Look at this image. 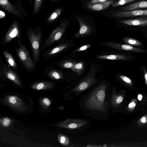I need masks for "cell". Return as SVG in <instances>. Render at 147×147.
<instances>
[{
    "instance_id": "1",
    "label": "cell",
    "mask_w": 147,
    "mask_h": 147,
    "mask_svg": "<svg viewBox=\"0 0 147 147\" xmlns=\"http://www.w3.org/2000/svg\"><path fill=\"white\" fill-rule=\"evenodd\" d=\"M111 83L107 80L101 81L83 94L78 106L85 116L105 121L109 117Z\"/></svg>"
},
{
    "instance_id": "2",
    "label": "cell",
    "mask_w": 147,
    "mask_h": 147,
    "mask_svg": "<svg viewBox=\"0 0 147 147\" xmlns=\"http://www.w3.org/2000/svg\"><path fill=\"white\" fill-rule=\"evenodd\" d=\"M89 120L80 118H69L59 122L57 126L65 129L72 135L86 131L91 124Z\"/></svg>"
},
{
    "instance_id": "3",
    "label": "cell",
    "mask_w": 147,
    "mask_h": 147,
    "mask_svg": "<svg viewBox=\"0 0 147 147\" xmlns=\"http://www.w3.org/2000/svg\"><path fill=\"white\" fill-rule=\"evenodd\" d=\"M27 35L29 39L34 60L38 62L40 57V48L42 37V31L39 27L34 29L29 27Z\"/></svg>"
},
{
    "instance_id": "4",
    "label": "cell",
    "mask_w": 147,
    "mask_h": 147,
    "mask_svg": "<svg viewBox=\"0 0 147 147\" xmlns=\"http://www.w3.org/2000/svg\"><path fill=\"white\" fill-rule=\"evenodd\" d=\"M45 73L47 76L53 80L66 81L70 83L77 80L78 77L75 74L65 72L53 67H47Z\"/></svg>"
},
{
    "instance_id": "5",
    "label": "cell",
    "mask_w": 147,
    "mask_h": 147,
    "mask_svg": "<svg viewBox=\"0 0 147 147\" xmlns=\"http://www.w3.org/2000/svg\"><path fill=\"white\" fill-rule=\"evenodd\" d=\"M68 25V22L67 21L61 22L59 26L50 33L43 43L41 46L42 50H44L59 40L65 32Z\"/></svg>"
},
{
    "instance_id": "6",
    "label": "cell",
    "mask_w": 147,
    "mask_h": 147,
    "mask_svg": "<svg viewBox=\"0 0 147 147\" xmlns=\"http://www.w3.org/2000/svg\"><path fill=\"white\" fill-rule=\"evenodd\" d=\"M18 46L16 50V53L19 60L24 67L28 71H32L35 68V65L30 57L28 51L22 43Z\"/></svg>"
},
{
    "instance_id": "7",
    "label": "cell",
    "mask_w": 147,
    "mask_h": 147,
    "mask_svg": "<svg viewBox=\"0 0 147 147\" xmlns=\"http://www.w3.org/2000/svg\"><path fill=\"white\" fill-rule=\"evenodd\" d=\"M74 45V42L71 40H62L45 51L42 54L43 57L46 59L53 57L57 54L69 49Z\"/></svg>"
},
{
    "instance_id": "8",
    "label": "cell",
    "mask_w": 147,
    "mask_h": 147,
    "mask_svg": "<svg viewBox=\"0 0 147 147\" xmlns=\"http://www.w3.org/2000/svg\"><path fill=\"white\" fill-rule=\"evenodd\" d=\"M21 36V31L19 24L17 21L14 20L3 37V44L6 45L13 39L17 38L18 45L19 46L22 43Z\"/></svg>"
},
{
    "instance_id": "9",
    "label": "cell",
    "mask_w": 147,
    "mask_h": 147,
    "mask_svg": "<svg viewBox=\"0 0 147 147\" xmlns=\"http://www.w3.org/2000/svg\"><path fill=\"white\" fill-rule=\"evenodd\" d=\"M112 16L117 18H127L147 16V9H138L128 11L118 10L110 12Z\"/></svg>"
},
{
    "instance_id": "10",
    "label": "cell",
    "mask_w": 147,
    "mask_h": 147,
    "mask_svg": "<svg viewBox=\"0 0 147 147\" xmlns=\"http://www.w3.org/2000/svg\"><path fill=\"white\" fill-rule=\"evenodd\" d=\"M100 44L107 47L121 51H126L132 52L143 53L144 51L142 49L134 47L127 44H122L112 41H106L101 42Z\"/></svg>"
},
{
    "instance_id": "11",
    "label": "cell",
    "mask_w": 147,
    "mask_h": 147,
    "mask_svg": "<svg viewBox=\"0 0 147 147\" xmlns=\"http://www.w3.org/2000/svg\"><path fill=\"white\" fill-rule=\"evenodd\" d=\"M0 76H4L6 78L18 86L21 85V82L18 75L5 64L0 63Z\"/></svg>"
},
{
    "instance_id": "12",
    "label": "cell",
    "mask_w": 147,
    "mask_h": 147,
    "mask_svg": "<svg viewBox=\"0 0 147 147\" xmlns=\"http://www.w3.org/2000/svg\"><path fill=\"white\" fill-rule=\"evenodd\" d=\"M77 21L80 26L79 30L75 33L73 38H82L89 37L92 34L93 30L92 27L80 18Z\"/></svg>"
},
{
    "instance_id": "13",
    "label": "cell",
    "mask_w": 147,
    "mask_h": 147,
    "mask_svg": "<svg viewBox=\"0 0 147 147\" xmlns=\"http://www.w3.org/2000/svg\"><path fill=\"white\" fill-rule=\"evenodd\" d=\"M120 23L129 26H147V17H142L121 20Z\"/></svg>"
},
{
    "instance_id": "14",
    "label": "cell",
    "mask_w": 147,
    "mask_h": 147,
    "mask_svg": "<svg viewBox=\"0 0 147 147\" xmlns=\"http://www.w3.org/2000/svg\"><path fill=\"white\" fill-rule=\"evenodd\" d=\"M115 3L114 1L110 0L103 2L87 4V6L88 9L92 10L101 11L108 8Z\"/></svg>"
},
{
    "instance_id": "15",
    "label": "cell",
    "mask_w": 147,
    "mask_h": 147,
    "mask_svg": "<svg viewBox=\"0 0 147 147\" xmlns=\"http://www.w3.org/2000/svg\"><path fill=\"white\" fill-rule=\"evenodd\" d=\"M96 58L99 59L111 60H126L128 57L127 56L121 54H98Z\"/></svg>"
},
{
    "instance_id": "16",
    "label": "cell",
    "mask_w": 147,
    "mask_h": 147,
    "mask_svg": "<svg viewBox=\"0 0 147 147\" xmlns=\"http://www.w3.org/2000/svg\"><path fill=\"white\" fill-rule=\"evenodd\" d=\"M147 8V1L135 2L123 6L121 10L128 11Z\"/></svg>"
},
{
    "instance_id": "17",
    "label": "cell",
    "mask_w": 147,
    "mask_h": 147,
    "mask_svg": "<svg viewBox=\"0 0 147 147\" xmlns=\"http://www.w3.org/2000/svg\"><path fill=\"white\" fill-rule=\"evenodd\" d=\"M0 6L4 9L15 16L19 14V11L8 0H0Z\"/></svg>"
},
{
    "instance_id": "18",
    "label": "cell",
    "mask_w": 147,
    "mask_h": 147,
    "mask_svg": "<svg viewBox=\"0 0 147 147\" xmlns=\"http://www.w3.org/2000/svg\"><path fill=\"white\" fill-rule=\"evenodd\" d=\"M78 61L72 59H63L59 60L57 66L63 69H71Z\"/></svg>"
},
{
    "instance_id": "19",
    "label": "cell",
    "mask_w": 147,
    "mask_h": 147,
    "mask_svg": "<svg viewBox=\"0 0 147 147\" xmlns=\"http://www.w3.org/2000/svg\"><path fill=\"white\" fill-rule=\"evenodd\" d=\"M54 83L49 81H42L36 82L31 86L32 88L38 90L50 88L53 87Z\"/></svg>"
},
{
    "instance_id": "20",
    "label": "cell",
    "mask_w": 147,
    "mask_h": 147,
    "mask_svg": "<svg viewBox=\"0 0 147 147\" xmlns=\"http://www.w3.org/2000/svg\"><path fill=\"white\" fill-rule=\"evenodd\" d=\"M85 64L83 61L77 62L70 69L76 73L78 77L81 76L84 73L85 69Z\"/></svg>"
},
{
    "instance_id": "21",
    "label": "cell",
    "mask_w": 147,
    "mask_h": 147,
    "mask_svg": "<svg viewBox=\"0 0 147 147\" xmlns=\"http://www.w3.org/2000/svg\"><path fill=\"white\" fill-rule=\"evenodd\" d=\"M3 54L5 57L7 63L14 69H17V65L12 55L8 51L4 50Z\"/></svg>"
},
{
    "instance_id": "22",
    "label": "cell",
    "mask_w": 147,
    "mask_h": 147,
    "mask_svg": "<svg viewBox=\"0 0 147 147\" xmlns=\"http://www.w3.org/2000/svg\"><path fill=\"white\" fill-rule=\"evenodd\" d=\"M7 101L10 105L15 107H19L22 104L20 100L14 96H8Z\"/></svg>"
},
{
    "instance_id": "23",
    "label": "cell",
    "mask_w": 147,
    "mask_h": 147,
    "mask_svg": "<svg viewBox=\"0 0 147 147\" xmlns=\"http://www.w3.org/2000/svg\"><path fill=\"white\" fill-rule=\"evenodd\" d=\"M123 41L125 44L130 45L140 46L142 45L140 42L131 38L125 37L123 38Z\"/></svg>"
},
{
    "instance_id": "24",
    "label": "cell",
    "mask_w": 147,
    "mask_h": 147,
    "mask_svg": "<svg viewBox=\"0 0 147 147\" xmlns=\"http://www.w3.org/2000/svg\"><path fill=\"white\" fill-rule=\"evenodd\" d=\"M62 9L58 8L53 12L49 16L48 18V21L51 22L54 21L61 14L62 12Z\"/></svg>"
},
{
    "instance_id": "25",
    "label": "cell",
    "mask_w": 147,
    "mask_h": 147,
    "mask_svg": "<svg viewBox=\"0 0 147 147\" xmlns=\"http://www.w3.org/2000/svg\"><path fill=\"white\" fill-rule=\"evenodd\" d=\"M136 0H119L112 5L113 7L123 5L133 2Z\"/></svg>"
},
{
    "instance_id": "26",
    "label": "cell",
    "mask_w": 147,
    "mask_h": 147,
    "mask_svg": "<svg viewBox=\"0 0 147 147\" xmlns=\"http://www.w3.org/2000/svg\"><path fill=\"white\" fill-rule=\"evenodd\" d=\"M42 0H35L34 12L35 13H37L39 10L42 5Z\"/></svg>"
},
{
    "instance_id": "27",
    "label": "cell",
    "mask_w": 147,
    "mask_h": 147,
    "mask_svg": "<svg viewBox=\"0 0 147 147\" xmlns=\"http://www.w3.org/2000/svg\"><path fill=\"white\" fill-rule=\"evenodd\" d=\"M91 45H92L91 44L85 45L75 49L74 52H77L85 51L90 47Z\"/></svg>"
},
{
    "instance_id": "28",
    "label": "cell",
    "mask_w": 147,
    "mask_h": 147,
    "mask_svg": "<svg viewBox=\"0 0 147 147\" xmlns=\"http://www.w3.org/2000/svg\"><path fill=\"white\" fill-rule=\"evenodd\" d=\"M119 77L121 80L126 83L130 85L131 84L132 82L131 80L127 77L123 75H120L119 76Z\"/></svg>"
},
{
    "instance_id": "29",
    "label": "cell",
    "mask_w": 147,
    "mask_h": 147,
    "mask_svg": "<svg viewBox=\"0 0 147 147\" xmlns=\"http://www.w3.org/2000/svg\"><path fill=\"white\" fill-rule=\"evenodd\" d=\"M110 0H91L88 2L87 4H90L96 3H99L103 2Z\"/></svg>"
},
{
    "instance_id": "30",
    "label": "cell",
    "mask_w": 147,
    "mask_h": 147,
    "mask_svg": "<svg viewBox=\"0 0 147 147\" xmlns=\"http://www.w3.org/2000/svg\"><path fill=\"white\" fill-rule=\"evenodd\" d=\"M10 121L8 118H5L3 120L2 123L3 125L5 127L8 126L10 124Z\"/></svg>"
},
{
    "instance_id": "31",
    "label": "cell",
    "mask_w": 147,
    "mask_h": 147,
    "mask_svg": "<svg viewBox=\"0 0 147 147\" xmlns=\"http://www.w3.org/2000/svg\"><path fill=\"white\" fill-rule=\"evenodd\" d=\"M44 104L47 106H49L50 105L51 103L50 100L47 98H44L42 100Z\"/></svg>"
},
{
    "instance_id": "32",
    "label": "cell",
    "mask_w": 147,
    "mask_h": 147,
    "mask_svg": "<svg viewBox=\"0 0 147 147\" xmlns=\"http://www.w3.org/2000/svg\"><path fill=\"white\" fill-rule=\"evenodd\" d=\"M143 71L144 72V76L145 79V83L147 85V72L145 69H143Z\"/></svg>"
},
{
    "instance_id": "33",
    "label": "cell",
    "mask_w": 147,
    "mask_h": 147,
    "mask_svg": "<svg viewBox=\"0 0 147 147\" xmlns=\"http://www.w3.org/2000/svg\"><path fill=\"white\" fill-rule=\"evenodd\" d=\"M5 16V13L1 10L0 11V18H3Z\"/></svg>"
},
{
    "instance_id": "34",
    "label": "cell",
    "mask_w": 147,
    "mask_h": 147,
    "mask_svg": "<svg viewBox=\"0 0 147 147\" xmlns=\"http://www.w3.org/2000/svg\"><path fill=\"white\" fill-rule=\"evenodd\" d=\"M136 105V104L134 102H132L129 104L128 107L129 108H131L134 107Z\"/></svg>"
},
{
    "instance_id": "35",
    "label": "cell",
    "mask_w": 147,
    "mask_h": 147,
    "mask_svg": "<svg viewBox=\"0 0 147 147\" xmlns=\"http://www.w3.org/2000/svg\"><path fill=\"white\" fill-rule=\"evenodd\" d=\"M141 121L143 123H145L146 121V119L145 117H142L140 119Z\"/></svg>"
},
{
    "instance_id": "36",
    "label": "cell",
    "mask_w": 147,
    "mask_h": 147,
    "mask_svg": "<svg viewBox=\"0 0 147 147\" xmlns=\"http://www.w3.org/2000/svg\"><path fill=\"white\" fill-rule=\"evenodd\" d=\"M142 96L141 94H139L138 96V98L139 100L141 101L142 100Z\"/></svg>"
},
{
    "instance_id": "37",
    "label": "cell",
    "mask_w": 147,
    "mask_h": 147,
    "mask_svg": "<svg viewBox=\"0 0 147 147\" xmlns=\"http://www.w3.org/2000/svg\"><path fill=\"white\" fill-rule=\"evenodd\" d=\"M57 0H51V1H57Z\"/></svg>"
}]
</instances>
